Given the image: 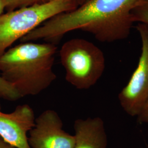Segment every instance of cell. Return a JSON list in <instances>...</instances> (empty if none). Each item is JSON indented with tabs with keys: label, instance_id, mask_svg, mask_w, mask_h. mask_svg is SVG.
<instances>
[{
	"label": "cell",
	"instance_id": "6da1fadb",
	"mask_svg": "<svg viewBox=\"0 0 148 148\" xmlns=\"http://www.w3.org/2000/svg\"><path fill=\"white\" fill-rule=\"evenodd\" d=\"M140 0H88L73 11L54 16L21 40H43L56 45L69 32H87L102 42L127 38L133 21L131 12Z\"/></svg>",
	"mask_w": 148,
	"mask_h": 148
},
{
	"label": "cell",
	"instance_id": "7a4b0ae2",
	"mask_svg": "<svg viewBox=\"0 0 148 148\" xmlns=\"http://www.w3.org/2000/svg\"><path fill=\"white\" fill-rule=\"evenodd\" d=\"M57 48L52 43L21 42L0 56L1 75L21 98L37 95L57 79L53 67Z\"/></svg>",
	"mask_w": 148,
	"mask_h": 148
},
{
	"label": "cell",
	"instance_id": "3957f363",
	"mask_svg": "<svg viewBox=\"0 0 148 148\" xmlns=\"http://www.w3.org/2000/svg\"><path fill=\"white\" fill-rule=\"evenodd\" d=\"M59 56L66 81L78 90L89 89L104 73V53L94 43L84 38L66 41L60 48Z\"/></svg>",
	"mask_w": 148,
	"mask_h": 148
},
{
	"label": "cell",
	"instance_id": "277c9868",
	"mask_svg": "<svg viewBox=\"0 0 148 148\" xmlns=\"http://www.w3.org/2000/svg\"><path fill=\"white\" fill-rule=\"evenodd\" d=\"M77 8L75 0H53L49 3L7 12L0 16V56L45 22Z\"/></svg>",
	"mask_w": 148,
	"mask_h": 148
},
{
	"label": "cell",
	"instance_id": "5b68a950",
	"mask_svg": "<svg viewBox=\"0 0 148 148\" xmlns=\"http://www.w3.org/2000/svg\"><path fill=\"white\" fill-rule=\"evenodd\" d=\"M136 28L142 41V52L136 69L119 95L122 108L131 116H137L148 99V27L139 23Z\"/></svg>",
	"mask_w": 148,
	"mask_h": 148
},
{
	"label": "cell",
	"instance_id": "8992f818",
	"mask_svg": "<svg viewBox=\"0 0 148 148\" xmlns=\"http://www.w3.org/2000/svg\"><path fill=\"white\" fill-rule=\"evenodd\" d=\"M28 142L32 148H74V135L63 129V122L53 110L43 111L35 120L29 133Z\"/></svg>",
	"mask_w": 148,
	"mask_h": 148
},
{
	"label": "cell",
	"instance_id": "52a82bcc",
	"mask_svg": "<svg viewBox=\"0 0 148 148\" xmlns=\"http://www.w3.org/2000/svg\"><path fill=\"white\" fill-rule=\"evenodd\" d=\"M35 115L27 104L17 106L11 113L1 111L0 105V137L16 148H32L28 142L29 133L35 124Z\"/></svg>",
	"mask_w": 148,
	"mask_h": 148
},
{
	"label": "cell",
	"instance_id": "ba28073f",
	"mask_svg": "<svg viewBox=\"0 0 148 148\" xmlns=\"http://www.w3.org/2000/svg\"><path fill=\"white\" fill-rule=\"evenodd\" d=\"M74 128V148H108L105 125L100 117L77 119Z\"/></svg>",
	"mask_w": 148,
	"mask_h": 148
},
{
	"label": "cell",
	"instance_id": "9c48e42d",
	"mask_svg": "<svg viewBox=\"0 0 148 148\" xmlns=\"http://www.w3.org/2000/svg\"><path fill=\"white\" fill-rule=\"evenodd\" d=\"M131 15L133 23L139 22L148 27V0H140L133 9Z\"/></svg>",
	"mask_w": 148,
	"mask_h": 148
},
{
	"label": "cell",
	"instance_id": "30bf717a",
	"mask_svg": "<svg viewBox=\"0 0 148 148\" xmlns=\"http://www.w3.org/2000/svg\"><path fill=\"white\" fill-rule=\"evenodd\" d=\"M53 0H4L7 12L14 11L23 7L41 5L49 3Z\"/></svg>",
	"mask_w": 148,
	"mask_h": 148
},
{
	"label": "cell",
	"instance_id": "8fae6325",
	"mask_svg": "<svg viewBox=\"0 0 148 148\" xmlns=\"http://www.w3.org/2000/svg\"><path fill=\"white\" fill-rule=\"evenodd\" d=\"M0 98L6 101H15L21 98L16 90L0 74Z\"/></svg>",
	"mask_w": 148,
	"mask_h": 148
},
{
	"label": "cell",
	"instance_id": "7c38bea8",
	"mask_svg": "<svg viewBox=\"0 0 148 148\" xmlns=\"http://www.w3.org/2000/svg\"><path fill=\"white\" fill-rule=\"evenodd\" d=\"M138 122L140 123L148 124V99L143 109L137 116Z\"/></svg>",
	"mask_w": 148,
	"mask_h": 148
},
{
	"label": "cell",
	"instance_id": "4fadbf2b",
	"mask_svg": "<svg viewBox=\"0 0 148 148\" xmlns=\"http://www.w3.org/2000/svg\"><path fill=\"white\" fill-rule=\"evenodd\" d=\"M0 148H16L10 144L5 142L0 137Z\"/></svg>",
	"mask_w": 148,
	"mask_h": 148
},
{
	"label": "cell",
	"instance_id": "5bb4252c",
	"mask_svg": "<svg viewBox=\"0 0 148 148\" xmlns=\"http://www.w3.org/2000/svg\"><path fill=\"white\" fill-rule=\"evenodd\" d=\"M5 9V3L4 0H0V16L3 14V12Z\"/></svg>",
	"mask_w": 148,
	"mask_h": 148
},
{
	"label": "cell",
	"instance_id": "9a60e30c",
	"mask_svg": "<svg viewBox=\"0 0 148 148\" xmlns=\"http://www.w3.org/2000/svg\"><path fill=\"white\" fill-rule=\"evenodd\" d=\"M76 2V3L77 5V7H79L80 5H83L84 3H85L86 2H87L88 0H75Z\"/></svg>",
	"mask_w": 148,
	"mask_h": 148
},
{
	"label": "cell",
	"instance_id": "2e32d148",
	"mask_svg": "<svg viewBox=\"0 0 148 148\" xmlns=\"http://www.w3.org/2000/svg\"><path fill=\"white\" fill-rule=\"evenodd\" d=\"M147 148H148V145H147Z\"/></svg>",
	"mask_w": 148,
	"mask_h": 148
},
{
	"label": "cell",
	"instance_id": "e0dca14e",
	"mask_svg": "<svg viewBox=\"0 0 148 148\" xmlns=\"http://www.w3.org/2000/svg\"></svg>",
	"mask_w": 148,
	"mask_h": 148
}]
</instances>
